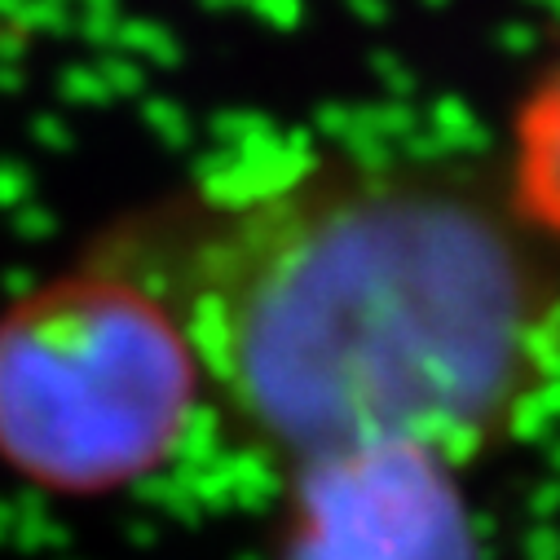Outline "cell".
Returning <instances> with one entry per match:
<instances>
[{
	"label": "cell",
	"instance_id": "cell-1",
	"mask_svg": "<svg viewBox=\"0 0 560 560\" xmlns=\"http://www.w3.org/2000/svg\"><path fill=\"white\" fill-rule=\"evenodd\" d=\"M499 199L323 168L221 212L173 283L203 380L301 468L472 464L560 371V273Z\"/></svg>",
	"mask_w": 560,
	"mask_h": 560
},
{
	"label": "cell",
	"instance_id": "cell-2",
	"mask_svg": "<svg viewBox=\"0 0 560 560\" xmlns=\"http://www.w3.org/2000/svg\"><path fill=\"white\" fill-rule=\"evenodd\" d=\"M203 384L151 273L89 265L0 314V455L36 481L93 490L155 468Z\"/></svg>",
	"mask_w": 560,
	"mask_h": 560
},
{
	"label": "cell",
	"instance_id": "cell-3",
	"mask_svg": "<svg viewBox=\"0 0 560 560\" xmlns=\"http://www.w3.org/2000/svg\"><path fill=\"white\" fill-rule=\"evenodd\" d=\"M503 203L547 252H560V54L512 110Z\"/></svg>",
	"mask_w": 560,
	"mask_h": 560
}]
</instances>
